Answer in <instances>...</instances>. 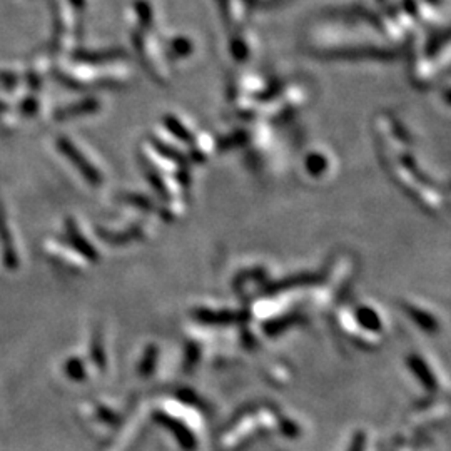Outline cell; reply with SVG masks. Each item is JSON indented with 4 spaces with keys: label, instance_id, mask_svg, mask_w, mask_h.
<instances>
[{
    "label": "cell",
    "instance_id": "obj_1",
    "mask_svg": "<svg viewBox=\"0 0 451 451\" xmlns=\"http://www.w3.org/2000/svg\"><path fill=\"white\" fill-rule=\"evenodd\" d=\"M57 146H59V151H61L64 155H67V157H69V161L75 167H77L79 173H81L84 177L87 179V181L94 182V184H97V182L101 181V174H99V171L95 169V167L90 164V162L87 161V159L84 157V155L79 153V151L75 149V147L72 146L67 139H59Z\"/></svg>",
    "mask_w": 451,
    "mask_h": 451
},
{
    "label": "cell",
    "instance_id": "obj_4",
    "mask_svg": "<svg viewBox=\"0 0 451 451\" xmlns=\"http://www.w3.org/2000/svg\"><path fill=\"white\" fill-rule=\"evenodd\" d=\"M64 371H66L67 376L74 381H82L86 378V366H84L82 359L70 358L67 359V363L64 365Z\"/></svg>",
    "mask_w": 451,
    "mask_h": 451
},
{
    "label": "cell",
    "instance_id": "obj_3",
    "mask_svg": "<svg viewBox=\"0 0 451 451\" xmlns=\"http://www.w3.org/2000/svg\"><path fill=\"white\" fill-rule=\"evenodd\" d=\"M66 241L69 242L70 246H74L75 249H77L79 253H81L82 256H86L87 259H93V261L94 259H97V251H95L94 247L86 241V238L79 233L77 226H75L72 221L67 222V226H66Z\"/></svg>",
    "mask_w": 451,
    "mask_h": 451
},
{
    "label": "cell",
    "instance_id": "obj_2",
    "mask_svg": "<svg viewBox=\"0 0 451 451\" xmlns=\"http://www.w3.org/2000/svg\"><path fill=\"white\" fill-rule=\"evenodd\" d=\"M0 242H2V251H3V265H6L7 269H15L19 266V258L17 253H15L14 241H12V233L7 226L6 214H3L2 206H0Z\"/></svg>",
    "mask_w": 451,
    "mask_h": 451
}]
</instances>
